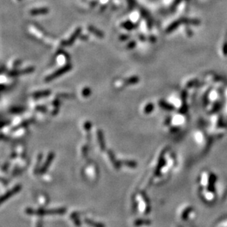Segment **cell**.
Returning a JSON list of instances; mask_svg holds the SVG:
<instances>
[{
	"instance_id": "cell-10",
	"label": "cell",
	"mask_w": 227,
	"mask_h": 227,
	"mask_svg": "<svg viewBox=\"0 0 227 227\" xmlns=\"http://www.w3.org/2000/svg\"><path fill=\"white\" fill-rule=\"evenodd\" d=\"M138 82H139V78H138V76H131V77L129 78L128 79H127L126 83H127V85H135V84H136V83H138Z\"/></svg>"
},
{
	"instance_id": "cell-6",
	"label": "cell",
	"mask_w": 227,
	"mask_h": 227,
	"mask_svg": "<svg viewBox=\"0 0 227 227\" xmlns=\"http://www.w3.org/2000/svg\"><path fill=\"white\" fill-rule=\"evenodd\" d=\"M88 30H89V31L91 32V33L94 34L96 36H97L99 37H104L103 32L101 31V30H98L97 28H96V27H94L89 26L88 27Z\"/></svg>"
},
{
	"instance_id": "cell-16",
	"label": "cell",
	"mask_w": 227,
	"mask_h": 227,
	"mask_svg": "<svg viewBox=\"0 0 227 227\" xmlns=\"http://www.w3.org/2000/svg\"><path fill=\"white\" fill-rule=\"evenodd\" d=\"M85 221L87 222L88 223H89L90 225H91V226H96V227H104V226L102 224H101V223H94L93 221H90V220L89 219H86L85 220Z\"/></svg>"
},
{
	"instance_id": "cell-4",
	"label": "cell",
	"mask_w": 227,
	"mask_h": 227,
	"mask_svg": "<svg viewBox=\"0 0 227 227\" xmlns=\"http://www.w3.org/2000/svg\"><path fill=\"white\" fill-rule=\"evenodd\" d=\"M20 190H21V186H20V185L15 186V187H13L12 190L8 191V192H7L4 196H2L1 202L3 203L5 201H6L7 199H8L10 197H11L12 196H13L14 194H16V193H18Z\"/></svg>"
},
{
	"instance_id": "cell-5",
	"label": "cell",
	"mask_w": 227,
	"mask_h": 227,
	"mask_svg": "<svg viewBox=\"0 0 227 227\" xmlns=\"http://www.w3.org/2000/svg\"><path fill=\"white\" fill-rule=\"evenodd\" d=\"M49 9L48 8H35L30 11V14L32 16H38V15H45L49 13Z\"/></svg>"
},
{
	"instance_id": "cell-13",
	"label": "cell",
	"mask_w": 227,
	"mask_h": 227,
	"mask_svg": "<svg viewBox=\"0 0 227 227\" xmlns=\"http://www.w3.org/2000/svg\"><path fill=\"white\" fill-rule=\"evenodd\" d=\"M153 109H154V105H152V104H151V103L148 104L144 109L145 113H150V112L153 110Z\"/></svg>"
},
{
	"instance_id": "cell-14",
	"label": "cell",
	"mask_w": 227,
	"mask_h": 227,
	"mask_svg": "<svg viewBox=\"0 0 227 227\" xmlns=\"http://www.w3.org/2000/svg\"><path fill=\"white\" fill-rule=\"evenodd\" d=\"M90 93H91V90H90L89 88H85L83 90V91H82V94L85 97L89 96Z\"/></svg>"
},
{
	"instance_id": "cell-1",
	"label": "cell",
	"mask_w": 227,
	"mask_h": 227,
	"mask_svg": "<svg viewBox=\"0 0 227 227\" xmlns=\"http://www.w3.org/2000/svg\"><path fill=\"white\" fill-rule=\"evenodd\" d=\"M71 68H72V66H71V64H67V65H66V66H63V67H61L60 69H57V71H54V73H52V74H51L50 75H49V76H47L45 79V82H47V83H49V82L52 81L53 79H57V78H58L60 77V76H62L63 74L69 72L70 70L71 69Z\"/></svg>"
},
{
	"instance_id": "cell-20",
	"label": "cell",
	"mask_w": 227,
	"mask_h": 227,
	"mask_svg": "<svg viewBox=\"0 0 227 227\" xmlns=\"http://www.w3.org/2000/svg\"><path fill=\"white\" fill-rule=\"evenodd\" d=\"M127 2L129 6H130V8H133V6L135 5V0H127Z\"/></svg>"
},
{
	"instance_id": "cell-21",
	"label": "cell",
	"mask_w": 227,
	"mask_h": 227,
	"mask_svg": "<svg viewBox=\"0 0 227 227\" xmlns=\"http://www.w3.org/2000/svg\"><path fill=\"white\" fill-rule=\"evenodd\" d=\"M13 112H21V111H23V109L22 108H18V107H16V108H13V110H11Z\"/></svg>"
},
{
	"instance_id": "cell-3",
	"label": "cell",
	"mask_w": 227,
	"mask_h": 227,
	"mask_svg": "<svg viewBox=\"0 0 227 227\" xmlns=\"http://www.w3.org/2000/svg\"><path fill=\"white\" fill-rule=\"evenodd\" d=\"M81 32H82L81 28H79H79L76 29V30L74 31V33L71 35V36L69 37V40L66 41H65V42H62L63 45L70 46V45H71V44H74L75 41L76 40V38H77V37L79 36L80 34H81Z\"/></svg>"
},
{
	"instance_id": "cell-19",
	"label": "cell",
	"mask_w": 227,
	"mask_h": 227,
	"mask_svg": "<svg viewBox=\"0 0 227 227\" xmlns=\"http://www.w3.org/2000/svg\"><path fill=\"white\" fill-rule=\"evenodd\" d=\"M129 38V35H122L119 37V39H120L122 41H127Z\"/></svg>"
},
{
	"instance_id": "cell-9",
	"label": "cell",
	"mask_w": 227,
	"mask_h": 227,
	"mask_svg": "<svg viewBox=\"0 0 227 227\" xmlns=\"http://www.w3.org/2000/svg\"><path fill=\"white\" fill-rule=\"evenodd\" d=\"M122 27H124V29H126V30H132L135 28V24L132 23V21H127L123 22Z\"/></svg>"
},
{
	"instance_id": "cell-11",
	"label": "cell",
	"mask_w": 227,
	"mask_h": 227,
	"mask_svg": "<svg viewBox=\"0 0 227 227\" xmlns=\"http://www.w3.org/2000/svg\"><path fill=\"white\" fill-rule=\"evenodd\" d=\"M160 105L164 109H165V110H173V107H172L171 105H169V104L166 103L165 102H164V101H160Z\"/></svg>"
},
{
	"instance_id": "cell-12",
	"label": "cell",
	"mask_w": 227,
	"mask_h": 227,
	"mask_svg": "<svg viewBox=\"0 0 227 227\" xmlns=\"http://www.w3.org/2000/svg\"><path fill=\"white\" fill-rule=\"evenodd\" d=\"M191 209H192V208L190 207V206H188V207H187L186 209H184V211L182 212V213L181 214L182 218H183V219H185V218L187 217V216L189 215V213L190 212Z\"/></svg>"
},
{
	"instance_id": "cell-7",
	"label": "cell",
	"mask_w": 227,
	"mask_h": 227,
	"mask_svg": "<svg viewBox=\"0 0 227 227\" xmlns=\"http://www.w3.org/2000/svg\"><path fill=\"white\" fill-rule=\"evenodd\" d=\"M51 93V91L49 90H42V91H38L36 92L33 94V96L35 98H41V97H44V96H47Z\"/></svg>"
},
{
	"instance_id": "cell-18",
	"label": "cell",
	"mask_w": 227,
	"mask_h": 227,
	"mask_svg": "<svg viewBox=\"0 0 227 227\" xmlns=\"http://www.w3.org/2000/svg\"><path fill=\"white\" fill-rule=\"evenodd\" d=\"M135 46H136V42L134 41H129V44H127V49H132L133 48L135 47Z\"/></svg>"
},
{
	"instance_id": "cell-22",
	"label": "cell",
	"mask_w": 227,
	"mask_h": 227,
	"mask_svg": "<svg viewBox=\"0 0 227 227\" xmlns=\"http://www.w3.org/2000/svg\"><path fill=\"white\" fill-rule=\"evenodd\" d=\"M18 1H21V0H18Z\"/></svg>"
},
{
	"instance_id": "cell-2",
	"label": "cell",
	"mask_w": 227,
	"mask_h": 227,
	"mask_svg": "<svg viewBox=\"0 0 227 227\" xmlns=\"http://www.w3.org/2000/svg\"><path fill=\"white\" fill-rule=\"evenodd\" d=\"M35 71V68L34 67H28L24 69L22 71H19V70H13V71H10L9 72V76H18V75L21 74H30L32 73Z\"/></svg>"
},
{
	"instance_id": "cell-17",
	"label": "cell",
	"mask_w": 227,
	"mask_h": 227,
	"mask_svg": "<svg viewBox=\"0 0 227 227\" xmlns=\"http://www.w3.org/2000/svg\"><path fill=\"white\" fill-rule=\"evenodd\" d=\"M123 163H124V165H127V166H130V167H135L136 165H137L136 163H135V162H132V161H129V160H124V161H123Z\"/></svg>"
},
{
	"instance_id": "cell-15",
	"label": "cell",
	"mask_w": 227,
	"mask_h": 227,
	"mask_svg": "<svg viewBox=\"0 0 227 227\" xmlns=\"http://www.w3.org/2000/svg\"><path fill=\"white\" fill-rule=\"evenodd\" d=\"M98 136H99V141L100 146L102 148H104V141H103V136H102V131H99L98 132Z\"/></svg>"
},
{
	"instance_id": "cell-8",
	"label": "cell",
	"mask_w": 227,
	"mask_h": 227,
	"mask_svg": "<svg viewBox=\"0 0 227 227\" xmlns=\"http://www.w3.org/2000/svg\"><path fill=\"white\" fill-rule=\"evenodd\" d=\"M52 159H54V154H53V153H50V154H49V157H47V161L45 162V164H44V166L42 167V169H41V171L42 172L45 171L46 169H47L48 168V167H49V165H50V163H51V162H52Z\"/></svg>"
}]
</instances>
